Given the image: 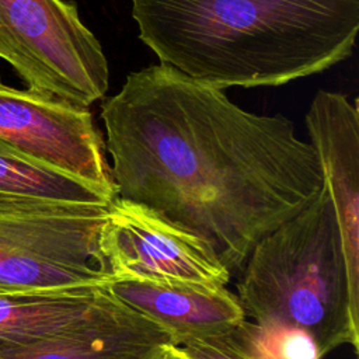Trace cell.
<instances>
[{
    "label": "cell",
    "mask_w": 359,
    "mask_h": 359,
    "mask_svg": "<svg viewBox=\"0 0 359 359\" xmlns=\"http://www.w3.org/2000/svg\"><path fill=\"white\" fill-rule=\"evenodd\" d=\"M115 198L199 237L229 271L321 191L316 149L285 115H258L158 63L101 104Z\"/></svg>",
    "instance_id": "cell-1"
},
{
    "label": "cell",
    "mask_w": 359,
    "mask_h": 359,
    "mask_svg": "<svg viewBox=\"0 0 359 359\" xmlns=\"http://www.w3.org/2000/svg\"><path fill=\"white\" fill-rule=\"evenodd\" d=\"M160 63L226 90L278 87L351 57L359 0H130Z\"/></svg>",
    "instance_id": "cell-2"
},
{
    "label": "cell",
    "mask_w": 359,
    "mask_h": 359,
    "mask_svg": "<svg viewBox=\"0 0 359 359\" xmlns=\"http://www.w3.org/2000/svg\"><path fill=\"white\" fill-rule=\"evenodd\" d=\"M244 265L237 300L257 325L306 334L320 358L345 344L358 353L359 303L324 185L306 208L262 237Z\"/></svg>",
    "instance_id": "cell-3"
},
{
    "label": "cell",
    "mask_w": 359,
    "mask_h": 359,
    "mask_svg": "<svg viewBox=\"0 0 359 359\" xmlns=\"http://www.w3.org/2000/svg\"><path fill=\"white\" fill-rule=\"evenodd\" d=\"M0 59L27 88L81 107L104 100L109 67L101 42L67 0H0Z\"/></svg>",
    "instance_id": "cell-4"
},
{
    "label": "cell",
    "mask_w": 359,
    "mask_h": 359,
    "mask_svg": "<svg viewBox=\"0 0 359 359\" xmlns=\"http://www.w3.org/2000/svg\"><path fill=\"white\" fill-rule=\"evenodd\" d=\"M107 208L57 202L0 213V293L105 286L97 240Z\"/></svg>",
    "instance_id": "cell-5"
},
{
    "label": "cell",
    "mask_w": 359,
    "mask_h": 359,
    "mask_svg": "<svg viewBox=\"0 0 359 359\" xmlns=\"http://www.w3.org/2000/svg\"><path fill=\"white\" fill-rule=\"evenodd\" d=\"M97 248L109 280H178L226 286L231 276L199 237L126 199L115 198L108 205Z\"/></svg>",
    "instance_id": "cell-6"
},
{
    "label": "cell",
    "mask_w": 359,
    "mask_h": 359,
    "mask_svg": "<svg viewBox=\"0 0 359 359\" xmlns=\"http://www.w3.org/2000/svg\"><path fill=\"white\" fill-rule=\"evenodd\" d=\"M0 143L115 198L105 142L88 107L0 81Z\"/></svg>",
    "instance_id": "cell-7"
},
{
    "label": "cell",
    "mask_w": 359,
    "mask_h": 359,
    "mask_svg": "<svg viewBox=\"0 0 359 359\" xmlns=\"http://www.w3.org/2000/svg\"><path fill=\"white\" fill-rule=\"evenodd\" d=\"M310 143L335 212L352 297L359 303V111L339 91L318 90L306 114Z\"/></svg>",
    "instance_id": "cell-8"
},
{
    "label": "cell",
    "mask_w": 359,
    "mask_h": 359,
    "mask_svg": "<svg viewBox=\"0 0 359 359\" xmlns=\"http://www.w3.org/2000/svg\"><path fill=\"white\" fill-rule=\"evenodd\" d=\"M165 344L172 341L163 327L107 290L76 324L31 342L0 346V359H151Z\"/></svg>",
    "instance_id": "cell-9"
},
{
    "label": "cell",
    "mask_w": 359,
    "mask_h": 359,
    "mask_svg": "<svg viewBox=\"0 0 359 359\" xmlns=\"http://www.w3.org/2000/svg\"><path fill=\"white\" fill-rule=\"evenodd\" d=\"M105 287L118 302L163 327L177 346L229 334L245 320L241 304L226 286L114 279Z\"/></svg>",
    "instance_id": "cell-10"
},
{
    "label": "cell",
    "mask_w": 359,
    "mask_h": 359,
    "mask_svg": "<svg viewBox=\"0 0 359 359\" xmlns=\"http://www.w3.org/2000/svg\"><path fill=\"white\" fill-rule=\"evenodd\" d=\"M105 292V286H87L0 293V346L31 342L76 324L98 304Z\"/></svg>",
    "instance_id": "cell-11"
},
{
    "label": "cell",
    "mask_w": 359,
    "mask_h": 359,
    "mask_svg": "<svg viewBox=\"0 0 359 359\" xmlns=\"http://www.w3.org/2000/svg\"><path fill=\"white\" fill-rule=\"evenodd\" d=\"M114 199L86 181L0 143V213L35 210L57 202L109 205Z\"/></svg>",
    "instance_id": "cell-12"
},
{
    "label": "cell",
    "mask_w": 359,
    "mask_h": 359,
    "mask_svg": "<svg viewBox=\"0 0 359 359\" xmlns=\"http://www.w3.org/2000/svg\"><path fill=\"white\" fill-rule=\"evenodd\" d=\"M178 348L191 359H269L238 331V327L229 334L189 341Z\"/></svg>",
    "instance_id": "cell-13"
},
{
    "label": "cell",
    "mask_w": 359,
    "mask_h": 359,
    "mask_svg": "<svg viewBox=\"0 0 359 359\" xmlns=\"http://www.w3.org/2000/svg\"><path fill=\"white\" fill-rule=\"evenodd\" d=\"M151 359H191V358H188L177 345L165 344L154 353Z\"/></svg>",
    "instance_id": "cell-14"
}]
</instances>
